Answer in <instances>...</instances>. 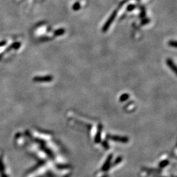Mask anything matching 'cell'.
Here are the masks:
<instances>
[{"instance_id": "obj_8", "label": "cell", "mask_w": 177, "mask_h": 177, "mask_svg": "<svg viewBox=\"0 0 177 177\" xmlns=\"http://www.w3.org/2000/svg\"><path fill=\"white\" fill-rule=\"evenodd\" d=\"M129 97V96L128 94H123V95H122V97H121V98H120V101H122V102H123V101L126 100H127V98H128Z\"/></svg>"}, {"instance_id": "obj_7", "label": "cell", "mask_w": 177, "mask_h": 177, "mask_svg": "<svg viewBox=\"0 0 177 177\" xmlns=\"http://www.w3.org/2000/svg\"><path fill=\"white\" fill-rule=\"evenodd\" d=\"M80 7H81V6H80V4H79V2H76L74 4V5H73L72 9H74V11H78V10H79V9H80Z\"/></svg>"}, {"instance_id": "obj_5", "label": "cell", "mask_w": 177, "mask_h": 177, "mask_svg": "<svg viewBox=\"0 0 177 177\" xmlns=\"http://www.w3.org/2000/svg\"><path fill=\"white\" fill-rule=\"evenodd\" d=\"M65 33V30H64L63 28H60L58 29V30H56L55 32H54V35L55 36H61L62 34H64Z\"/></svg>"}, {"instance_id": "obj_1", "label": "cell", "mask_w": 177, "mask_h": 177, "mask_svg": "<svg viewBox=\"0 0 177 177\" xmlns=\"http://www.w3.org/2000/svg\"><path fill=\"white\" fill-rule=\"evenodd\" d=\"M117 13H118V11L117 10L114 11V13L111 14L110 18H108V20L106 21V22L105 23V24L104 25L103 28H102V31H103V32H106L108 30L109 28H110V25L112 24V23L114 22V19L115 18V17H116V15H117Z\"/></svg>"}, {"instance_id": "obj_6", "label": "cell", "mask_w": 177, "mask_h": 177, "mask_svg": "<svg viewBox=\"0 0 177 177\" xmlns=\"http://www.w3.org/2000/svg\"><path fill=\"white\" fill-rule=\"evenodd\" d=\"M168 44H169V45H170V46L173 47L177 48V41L171 40V41H169V42Z\"/></svg>"}, {"instance_id": "obj_3", "label": "cell", "mask_w": 177, "mask_h": 177, "mask_svg": "<svg viewBox=\"0 0 177 177\" xmlns=\"http://www.w3.org/2000/svg\"><path fill=\"white\" fill-rule=\"evenodd\" d=\"M109 138L112 140H114L116 141V142H123V143H126L128 141V138H126V137H120V136H109Z\"/></svg>"}, {"instance_id": "obj_2", "label": "cell", "mask_w": 177, "mask_h": 177, "mask_svg": "<svg viewBox=\"0 0 177 177\" xmlns=\"http://www.w3.org/2000/svg\"><path fill=\"white\" fill-rule=\"evenodd\" d=\"M167 65H168L169 67L170 68V69H171L172 71L177 75V66L175 65V64L174 63L173 61L171 59H170V58H167Z\"/></svg>"}, {"instance_id": "obj_10", "label": "cell", "mask_w": 177, "mask_h": 177, "mask_svg": "<svg viewBox=\"0 0 177 177\" xmlns=\"http://www.w3.org/2000/svg\"><path fill=\"white\" fill-rule=\"evenodd\" d=\"M134 8H135V5H130L129 6L127 7V10L129 11H132L133 9H134Z\"/></svg>"}, {"instance_id": "obj_4", "label": "cell", "mask_w": 177, "mask_h": 177, "mask_svg": "<svg viewBox=\"0 0 177 177\" xmlns=\"http://www.w3.org/2000/svg\"><path fill=\"white\" fill-rule=\"evenodd\" d=\"M111 159H112V155H110V156L108 158L107 161H106V163H105L104 165V167H103L104 171H106V170L108 169L109 166H110V161H111Z\"/></svg>"}, {"instance_id": "obj_9", "label": "cell", "mask_w": 177, "mask_h": 177, "mask_svg": "<svg viewBox=\"0 0 177 177\" xmlns=\"http://www.w3.org/2000/svg\"><path fill=\"white\" fill-rule=\"evenodd\" d=\"M20 45H21V43H14V44L12 45L10 47L11 48H16V49H17V48H19Z\"/></svg>"}, {"instance_id": "obj_11", "label": "cell", "mask_w": 177, "mask_h": 177, "mask_svg": "<svg viewBox=\"0 0 177 177\" xmlns=\"http://www.w3.org/2000/svg\"><path fill=\"white\" fill-rule=\"evenodd\" d=\"M6 44V42L5 41H3V42H0V47H2L3 45H5Z\"/></svg>"}]
</instances>
